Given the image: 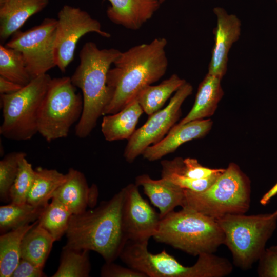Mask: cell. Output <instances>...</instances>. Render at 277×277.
<instances>
[{
  "mask_svg": "<svg viewBox=\"0 0 277 277\" xmlns=\"http://www.w3.org/2000/svg\"><path fill=\"white\" fill-rule=\"evenodd\" d=\"M250 194L249 179L238 165L231 163L206 190L196 192L185 189L182 208L217 220L227 214L246 213Z\"/></svg>",
  "mask_w": 277,
  "mask_h": 277,
  "instance_id": "8992f818",
  "label": "cell"
},
{
  "mask_svg": "<svg viewBox=\"0 0 277 277\" xmlns=\"http://www.w3.org/2000/svg\"><path fill=\"white\" fill-rule=\"evenodd\" d=\"M107 15L113 23L137 30L150 19L159 9L157 0H109Z\"/></svg>",
  "mask_w": 277,
  "mask_h": 277,
  "instance_id": "e0dca14e",
  "label": "cell"
},
{
  "mask_svg": "<svg viewBox=\"0 0 277 277\" xmlns=\"http://www.w3.org/2000/svg\"><path fill=\"white\" fill-rule=\"evenodd\" d=\"M49 0H0V39L6 41L32 15L41 12Z\"/></svg>",
  "mask_w": 277,
  "mask_h": 277,
  "instance_id": "d6986e66",
  "label": "cell"
},
{
  "mask_svg": "<svg viewBox=\"0 0 277 277\" xmlns=\"http://www.w3.org/2000/svg\"><path fill=\"white\" fill-rule=\"evenodd\" d=\"M73 214L55 198L45 207L38 219V224L58 241L66 234Z\"/></svg>",
  "mask_w": 277,
  "mask_h": 277,
  "instance_id": "83f0119b",
  "label": "cell"
},
{
  "mask_svg": "<svg viewBox=\"0 0 277 277\" xmlns=\"http://www.w3.org/2000/svg\"><path fill=\"white\" fill-rule=\"evenodd\" d=\"M45 208L33 206L28 203L22 204L10 203L1 206V234L37 221Z\"/></svg>",
  "mask_w": 277,
  "mask_h": 277,
  "instance_id": "484cf974",
  "label": "cell"
},
{
  "mask_svg": "<svg viewBox=\"0 0 277 277\" xmlns=\"http://www.w3.org/2000/svg\"><path fill=\"white\" fill-rule=\"evenodd\" d=\"M193 91V87L186 82L175 93L167 106L150 115L146 123L135 130L128 140L124 157L133 162L151 144L160 141L181 115V106Z\"/></svg>",
  "mask_w": 277,
  "mask_h": 277,
  "instance_id": "7c38bea8",
  "label": "cell"
},
{
  "mask_svg": "<svg viewBox=\"0 0 277 277\" xmlns=\"http://www.w3.org/2000/svg\"><path fill=\"white\" fill-rule=\"evenodd\" d=\"M83 109V96L70 77L51 78L39 109L38 133L48 142L66 137Z\"/></svg>",
  "mask_w": 277,
  "mask_h": 277,
  "instance_id": "9c48e42d",
  "label": "cell"
},
{
  "mask_svg": "<svg viewBox=\"0 0 277 277\" xmlns=\"http://www.w3.org/2000/svg\"><path fill=\"white\" fill-rule=\"evenodd\" d=\"M217 220L231 252L234 264L243 270L251 268L264 252L275 231L277 210L272 213L227 214Z\"/></svg>",
  "mask_w": 277,
  "mask_h": 277,
  "instance_id": "52a82bcc",
  "label": "cell"
},
{
  "mask_svg": "<svg viewBox=\"0 0 277 277\" xmlns=\"http://www.w3.org/2000/svg\"><path fill=\"white\" fill-rule=\"evenodd\" d=\"M161 174L175 173L193 179H201L223 172L225 169H211L203 166L196 159L176 157L161 162Z\"/></svg>",
  "mask_w": 277,
  "mask_h": 277,
  "instance_id": "f546056e",
  "label": "cell"
},
{
  "mask_svg": "<svg viewBox=\"0 0 277 277\" xmlns=\"http://www.w3.org/2000/svg\"><path fill=\"white\" fill-rule=\"evenodd\" d=\"M167 41L156 38L121 52L108 72L107 84L113 96L103 115L122 110L134 100L145 87L157 82L165 74L168 61L165 51Z\"/></svg>",
  "mask_w": 277,
  "mask_h": 277,
  "instance_id": "6da1fadb",
  "label": "cell"
},
{
  "mask_svg": "<svg viewBox=\"0 0 277 277\" xmlns=\"http://www.w3.org/2000/svg\"><path fill=\"white\" fill-rule=\"evenodd\" d=\"M153 238L193 256L213 253L225 241L216 220L186 208L161 218Z\"/></svg>",
  "mask_w": 277,
  "mask_h": 277,
  "instance_id": "277c9868",
  "label": "cell"
},
{
  "mask_svg": "<svg viewBox=\"0 0 277 277\" xmlns=\"http://www.w3.org/2000/svg\"><path fill=\"white\" fill-rule=\"evenodd\" d=\"M121 53L112 48L100 49L92 42H86L80 52V63L70 78L83 95V112L75 128V135L80 138L90 134L112 100L107 74Z\"/></svg>",
  "mask_w": 277,
  "mask_h": 277,
  "instance_id": "3957f363",
  "label": "cell"
},
{
  "mask_svg": "<svg viewBox=\"0 0 277 277\" xmlns=\"http://www.w3.org/2000/svg\"><path fill=\"white\" fill-rule=\"evenodd\" d=\"M124 188L96 207L72 215L65 246L93 251L105 262H114L128 242L123 223Z\"/></svg>",
  "mask_w": 277,
  "mask_h": 277,
  "instance_id": "7a4b0ae2",
  "label": "cell"
},
{
  "mask_svg": "<svg viewBox=\"0 0 277 277\" xmlns=\"http://www.w3.org/2000/svg\"><path fill=\"white\" fill-rule=\"evenodd\" d=\"M257 273L260 277H277V250L266 249L259 261Z\"/></svg>",
  "mask_w": 277,
  "mask_h": 277,
  "instance_id": "836d02e7",
  "label": "cell"
},
{
  "mask_svg": "<svg viewBox=\"0 0 277 277\" xmlns=\"http://www.w3.org/2000/svg\"><path fill=\"white\" fill-rule=\"evenodd\" d=\"M275 2H276V4H277V0H275Z\"/></svg>",
  "mask_w": 277,
  "mask_h": 277,
  "instance_id": "60d3db41",
  "label": "cell"
},
{
  "mask_svg": "<svg viewBox=\"0 0 277 277\" xmlns=\"http://www.w3.org/2000/svg\"><path fill=\"white\" fill-rule=\"evenodd\" d=\"M44 267L35 265L31 262L21 258L13 271L11 277H45Z\"/></svg>",
  "mask_w": 277,
  "mask_h": 277,
  "instance_id": "d590c367",
  "label": "cell"
},
{
  "mask_svg": "<svg viewBox=\"0 0 277 277\" xmlns=\"http://www.w3.org/2000/svg\"><path fill=\"white\" fill-rule=\"evenodd\" d=\"M157 1H159L160 2V3L161 4V3H163L165 0H157Z\"/></svg>",
  "mask_w": 277,
  "mask_h": 277,
  "instance_id": "ab89813d",
  "label": "cell"
},
{
  "mask_svg": "<svg viewBox=\"0 0 277 277\" xmlns=\"http://www.w3.org/2000/svg\"><path fill=\"white\" fill-rule=\"evenodd\" d=\"M90 251L64 246L60 264L52 277H88L91 271Z\"/></svg>",
  "mask_w": 277,
  "mask_h": 277,
  "instance_id": "4316f807",
  "label": "cell"
},
{
  "mask_svg": "<svg viewBox=\"0 0 277 277\" xmlns=\"http://www.w3.org/2000/svg\"><path fill=\"white\" fill-rule=\"evenodd\" d=\"M144 111L135 98L116 113L105 116L101 131L105 139L109 142L127 139L132 135Z\"/></svg>",
  "mask_w": 277,
  "mask_h": 277,
  "instance_id": "ffe728a7",
  "label": "cell"
},
{
  "mask_svg": "<svg viewBox=\"0 0 277 277\" xmlns=\"http://www.w3.org/2000/svg\"><path fill=\"white\" fill-rule=\"evenodd\" d=\"M124 189L122 218L127 239L131 242H148L157 230L160 214L142 196L135 183Z\"/></svg>",
  "mask_w": 277,
  "mask_h": 277,
  "instance_id": "4fadbf2b",
  "label": "cell"
},
{
  "mask_svg": "<svg viewBox=\"0 0 277 277\" xmlns=\"http://www.w3.org/2000/svg\"><path fill=\"white\" fill-rule=\"evenodd\" d=\"M65 182L56 189L52 198L61 202L73 215L93 208L98 196L97 186H89L85 175L73 168L69 169Z\"/></svg>",
  "mask_w": 277,
  "mask_h": 277,
  "instance_id": "9a60e30c",
  "label": "cell"
},
{
  "mask_svg": "<svg viewBox=\"0 0 277 277\" xmlns=\"http://www.w3.org/2000/svg\"><path fill=\"white\" fill-rule=\"evenodd\" d=\"M213 122L211 119L190 121L184 124L174 125L168 135L158 143L148 147L142 155L149 161L161 159L173 152L183 144L204 137L211 130Z\"/></svg>",
  "mask_w": 277,
  "mask_h": 277,
  "instance_id": "2e32d148",
  "label": "cell"
},
{
  "mask_svg": "<svg viewBox=\"0 0 277 277\" xmlns=\"http://www.w3.org/2000/svg\"><path fill=\"white\" fill-rule=\"evenodd\" d=\"M102 277H147L144 273L128 266L123 267L114 262H105L101 268Z\"/></svg>",
  "mask_w": 277,
  "mask_h": 277,
  "instance_id": "e575fe53",
  "label": "cell"
},
{
  "mask_svg": "<svg viewBox=\"0 0 277 277\" xmlns=\"http://www.w3.org/2000/svg\"><path fill=\"white\" fill-rule=\"evenodd\" d=\"M135 184L143 187L144 193L153 206L159 210L161 218L182 206L185 198V189L163 177L152 179L143 174L135 179Z\"/></svg>",
  "mask_w": 277,
  "mask_h": 277,
  "instance_id": "ac0fdd59",
  "label": "cell"
},
{
  "mask_svg": "<svg viewBox=\"0 0 277 277\" xmlns=\"http://www.w3.org/2000/svg\"><path fill=\"white\" fill-rule=\"evenodd\" d=\"M28 224L1 234L0 276L11 277L21 259V245L26 233L37 223Z\"/></svg>",
  "mask_w": 277,
  "mask_h": 277,
  "instance_id": "603a6c76",
  "label": "cell"
},
{
  "mask_svg": "<svg viewBox=\"0 0 277 277\" xmlns=\"http://www.w3.org/2000/svg\"><path fill=\"white\" fill-rule=\"evenodd\" d=\"M66 174L56 169L38 167L35 169L34 181L27 203L45 207L56 189L65 182Z\"/></svg>",
  "mask_w": 277,
  "mask_h": 277,
  "instance_id": "cb8c5ba5",
  "label": "cell"
},
{
  "mask_svg": "<svg viewBox=\"0 0 277 277\" xmlns=\"http://www.w3.org/2000/svg\"><path fill=\"white\" fill-rule=\"evenodd\" d=\"M222 173L201 179H190L175 173L162 174L161 177L171 181L183 189L196 192H201L208 189L215 182Z\"/></svg>",
  "mask_w": 277,
  "mask_h": 277,
  "instance_id": "d6a6232c",
  "label": "cell"
},
{
  "mask_svg": "<svg viewBox=\"0 0 277 277\" xmlns=\"http://www.w3.org/2000/svg\"><path fill=\"white\" fill-rule=\"evenodd\" d=\"M23 86L0 76V94H8L15 92Z\"/></svg>",
  "mask_w": 277,
  "mask_h": 277,
  "instance_id": "8d00e7d4",
  "label": "cell"
},
{
  "mask_svg": "<svg viewBox=\"0 0 277 277\" xmlns=\"http://www.w3.org/2000/svg\"><path fill=\"white\" fill-rule=\"evenodd\" d=\"M54 241L50 234L37 223L26 233L21 245V258L44 267Z\"/></svg>",
  "mask_w": 277,
  "mask_h": 277,
  "instance_id": "7402d4cb",
  "label": "cell"
},
{
  "mask_svg": "<svg viewBox=\"0 0 277 277\" xmlns=\"http://www.w3.org/2000/svg\"><path fill=\"white\" fill-rule=\"evenodd\" d=\"M213 12L216 26L213 30L214 43L208 73L222 80L227 72L229 50L241 35V22L236 15L228 14L222 7H214Z\"/></svg>",
  "mask_w": 277,
  "mask_h": 277,
  "instance_id": "5bb4252c",
  "label": "cell"
},
{
  "mask_svg": "<svg viewBox=\"0 0 277 277\" xmlns=\"http://www.w3.org/2000/svg\"><path fill=\"white\" fill-rule=\"evenodd\" d=\"M271 248L277 250V245L270 247Z\"/></svg>",
  "mask_w": 277,
  "mask_h": 277,
  "instance_id": "f35d334b",
  "label": "cell"
},
{
  "mask_svg": "<svg viewBox=\"0 0 277 277\" xmlns=\"http://www.w3.org/2000/svg\"><path fill=\"white\" fill-rule=\"evenodd\" d=\"M148 244L128 241L119 257L127 266L147 277H223L233 270L228 260L213 253L199 255L194 265L185 266L165 250L156 254L150 252Z\"/></svg>",
  "mask_w": 277,
  "mask_h": 277,
  "instance_id": "5b68a950",
  "label": "cell"
},
{
  "mask_svg": "<svg viewBox=\"0 0 277 277\" xmlns=\"http://www.w3.org/2000/svg\"><path fill=\"white\" fill-rule=\"evenodd\" d=\"M54 46L56 66L62 72L73 61L78 40L86 34L94 32L109 38L111 35L102 29L100 22L81 9L64 5L57 14Z\"/></svg>",
  "mask_w": 277,
  "mask_h": 277,
  "instance_id": "8fae6325",
  "label": "cell"
},
{
  "mask_svg": "<svg viewBox=\"0 0 277 277\" xmlns=\"http://www.w3.org/2000/svg\"><path fill=\"white\" fill-rule=\"evenodd\" d=\"M186 82L184 79L173 74L157 85H150L143 88L136 99L144 112L150 116L160 110L171 95Z\"/></svg>",
  "mask_w": 277,
  "mask_h": 277,
  "instance_id": "d4e9b609",
  "label": "cell"
},
{
  "mask_svg": "<svg viewBox=\"0 0 277 277\" xmlns=\"http://www.w3.org/2000/svg\"><path fill=\"white\" fill-rule=\"evenodd\" d=\"M0 76L18 84L27 85L32 80L21 53L0 45Z\"/></svg>",
  "mask_w": 277,
  "mask_h": 277,
  "instance_id": "f1b7e54d",
  "label": "cell"
},
{
  "mask_svg": "<svg viewBox=\"0 0 277 277\" xmlns=\"http://www.w3.org/2000/svg\"><path fill=\"white\" fill-rule=\"evenodd\" d=\"M51 78L46 73L32 79L15 92L1 94V135L10 140L27 141L38 132L39 109Z\"/></svg>",
  "mask_w": 277,
  "mask_h": 277,
  "instance_id": "ba28073f",
  "label": "cell"
},
{
  "mask_svg": "<svg viewBox=\"0 0 277 277\" xmlns=\"http://www.w3.org/2000/svg\"><path fill=\"white\" fill-rule=\"evenodd\" d=\"M221 81V78L207 73L199 86L192 108L178 124L204 119L213 115L224 95Z\"/></svg>",
  "mask_w": 277,
  "mask_h": 277,
  "instance_id": "44dd1931",
  "label": "cell"
},
{
  "mask_svg": "<svg viewBox=\"0 0 277 277\" xmlns=\"http://www.w3.org/2000/svg\"><path fill=\"white\" fill-rule=\"evenodd\" d=\"M277 194V183L268 191L260 200V203L262 205H267L270 200Z\"/></svg>",
  "mask_w": 277,
  "mask_h": 277,
  "instance_id": "74e56055",
  "label": "cell"
},
{
  "mask_svg": "<svg viewBox=\"0 0 277 277\" xmlns=\"http://www.w3.org/2000/svg\"><path fill=\"white\" fill-rule=\"evenodd\" d=\"M26 155L23 152L13 151L0 161V200L10 201L9 192L16 177L21 158Z\"/></svg>",
  "mask_w": 277,
  "mask_h": 277,
  "instance_id": "1f68e13d",
  "label": "cell"
},
{
  "mask_svg": "<svg viewBox=\"0 0 277 277\" xmlns=\"http://www.w3.org/2000/svg\"><path fill=\"white\" fill-rule=\"evenodd\" d=\"M57 20L45 18L37 26L15 32L5 46L22 55L32 79L56 66L54 46Z\"/></svg>",
  "mask_w": 277,
  "mask_h": 277,
  "instance_id": "30bf717a",
  "label": "cell"
},
{
  "mask_svg": "<svg viewBox=\"0 0 277 277\" xmlns=\"http://www.w3.org/2000/svg\"><path fill=\"white\" fill-rule=\"evenodd\" d=\"M35 175V169L23 156L19 162L18 172L9 192L12 203L22 204L27 203L28 194L32 187Z\"/></svg>",
  "mask_w": 277,
  "mask_h": 277,
  "instance_id": "4dcf8cb0",
  "label": "cell"
}]
</instances>
